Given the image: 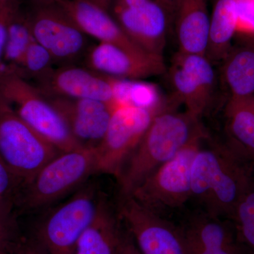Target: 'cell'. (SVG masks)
I'll use <instances>...</instances> for the list:
<instances>
[{
    "instance_id": "12",
    "label": "cell",
    "mask_w": 254,
    "mask_h": 254,
    "mask_svg": "<svg viewBox=\"0 0 254 254\" xmlns=\"http://www.w3.org/2000/svg\"><path fill=\"white\" fill-rule=\"evenodd\" d=\"M84 61L87 68L95 72L132 81L166 72L163 57L135 54L105 43L88 48Z\"/></svg>"
},
{
    "instance_id": "31",
    "label": "cell",
    "mask_w": 254,
    "mask_h": 254,
    "mask_svg": "<svg viewBox=\"0 0 254 254\" xmlns=\"http://www.w3.org/2000/svg\"><path fill=\"white\" fill-rule=\"evenodd\" d=\"M186 250L187 254H248L239 245V244L219 251H205L187 247Z\"/></svg>"
},
{
    "instance_id": "25",
    "label": "cell",
    "mask_w": 254,
    "mask_h": 254,
    "mask_svg": "<svg viewBox=\"0 0 254 254\" xmlns=\"http://www.w3.org/2000/svg\"><path fill=\"white\" fill-rule=\"evenodd\" d=\"M54 63L49 52L33 39L25 53L21 66L16 71L23 77L29 76L36 81L48 74Z\"/></svg>"
},
{
    "instance_id": "7",
    "label": "cell",
    "mask_w": 254,
    "mask_h": 254,
    "mask_svg": "<svg viewBox=\"0 0 254 254\" xmlns=\"http://www.w3.org/2000/svg\"><path fill=\"white\" fill-rule=\"evenodd\" d=\"M205 139L187 145L150 173L128 195L160 216L182 208L191 198L192 163Z\"/></svg>"
},
{
    "instance_id": "2",
    "label": "cell",
    "mask_w": 254,
    "mask_h": 254,
    "mask_svg": "<svg viewBox=\"0 0 254 254\" xmlns=\"http://www.w3.org/2000/svg\"><path fill=\"white\" fill-rule=\"evenodd\" d=\"M253 168L225 143L197 151L191 166V198L213 216L230 220Z\"/></svg>"
},
{
    "instance_id": "26",
    "label": "cell",
    "mask_w": 254,
    "mask_h": 254,
    "mask_svg": "<svg viewBox=\"0 0 254 254\" xmlns=\"http://www.w3.org/2000/svg\"><path fill=\"white\" fill-rule=\"evenodd\" d=\"M125 105H133L147 109L164 108L158 88L153 83L128 80L125 98Z\"/></svg>"
},
{
    "instance_id": "20",
    "label": "cell",
    "mask_w": 254,
    "mask_h": 254,
    "mask_svg": "<svg viewBox=\"0 0 254 254\" xmlns=\"http://www.w3.org/2000/svg\"><path fill=\"white\" fill-rule=\"evenodd\" d=\"M120 216L105 201L94 221L78 240L73 254H115L122 228Z\"/></svg>"
},
{
    "instance_id": "9",
    "label": "cell",
    "mask_w": 254,
    "mask_h": 254,
    "mask_svg": "<svg viewBox=\"0 0 254 254\" xmlns=\"http://www.w3.org/2000/svg\"><path fill=\"white\" fill-rule=\"evenodd\" d=\"M33 39L63 65L71 63L86 55L87 36L53 2L38 6L29 16Z\"/></svg>"
},
{
    "instance_id": "33",
    "label": "cell",
    "mask_w": 254,
    "mask_h": 254,
    "mask_svg": "<svg viewBox=\"0 0 254 254\" xmlns=\"http://www.w3.org/2000/svg\"><path fill=\"white\" fill-rule=\"evenodd\" d=\"M149 1L150 0H115L114 8L131 9V8L139 7Z\"/></svg>"
},
{
    "instance_id": "23",
    "label": "cell",
    "mask_w": 254,
    "mask_h": 254,
    "mask_svg": "<svg viewBox=\"0 0 254 254\" xmlns=\"http://www.w3.org/2000/svg\"><path fill=\"white\" fill-rule=\"evenodd\" d=\"M29 19L11 11L8 22L7 36L3 61L7 68L17 70L21 66L23 57L33 41Z\"/></svg>"
},
{
    "instance_id": "22",
    "label": "cell",
    "mask_w": 254,
    "mask_h": 254,
    "mask_svg": "<svg viewBox=\"0 0 254 254\" xmlns=\"http://www.w3.org/2000/svg\"><path fill=\"white\" fill-rule=\"evenodd\" d=\"M169 73L175 91L173 103L183 104L187 113L200 120L211 101L205 96L195 78L178 64L173 61Z\"/></svg>"
},
{
    "instance_id": "14",
    "label": "cell",
    "mask_w": 254,
    "mask_h": 254,
    "mask_svg": "<svg viewBox=\"0 0 254 254\" xmlns=\"http://www.w3.org/2000/svg\"><path fill=\"white\" fill-rule=\"evenodd\" d=\"M116 21L127 36L145 53L163 56L170 14L155 0L139 7L114 8Z\"/></svg>"
},
{
    "instance_id": "29",
    "label": "cell",
    "mask_w": 254,
    "mask_h": 254,
    "mask_svg": "<svg viewBox=\"0 0 254 254\" xmlns=\"http://www.w3.org/2000/svg\"><path fill=\"white\" fill-rule=\"evenodd\" d=\"M12 9L9 6L2 3L0 4V74L2 71L1 64L3 62V56L5 45H6V36H7V26L10 15Z\"/></svg>"
},
{
    "instance_id": "1",
    "label": "cell",
    "mask_w": 254,
    "mask_h": 254,
    "mask_svg": "<svg viewBox=\"0 0 254 254\" xmlns=\"http://www.w3.org/2000/svg\"><path fill=\"white\" fill-rule=\"evenodd\" d=\"M208 138L200 119L185 111L163 110L128 157L118 177L120 195H128L150 173L199 138Z\"/></svg>"
},
{
    "instance_id": "5",
    "label": "cell",
    "mask_w": 254,
    "mask_h": 254,
    "mask_svg": "<svg viewBox=\"0 0 254 254\" xmlns=\"http://www.w3.org/2000/svg\"><path fill=\"white\" fill-rule=\"evenodd\" d=\"M0 95L25 123L60 152L84 147L73 137L48 98L16 70L4 68L1 71Z\"/></svg>"
},
{
    "instance_id": "39",
    "label": "cell",
    "mask_w": 254,
    "mask_h": 254,
    "mask_svg": "<svg viewBox=\"0 0 254 254\" xmlns=\"http://www.w3.org/2000/svg\"><path fill=\"white\" fill-rule=\"evenodd\" d=\"M252 168H253V170H254V166L252 167Z\"/></svg>"
},
{
    "instance_id": "8",
    "label": "cell",
    "mask_w": 254,
    "mask_h": 254,
    "mask_svg": "<svg viewBox=\"0 0 254 254\" xmlns=\"http://www.w3.org/2000/svg\"><path fill=\"white\" fill-rule=\"evenodd\" d=\"M167 108L147 109L133 105H118L104 138L96 147L98 175H112L118 179L155 115Z\"/></svg>"
},
{
    "instance_id": "32",
    "label": "cell",
    "mask_w": 254,
    "mask_h": 254,
    "mask_svg": "<svg viewBox=\"0 0 254 254\" xmlns=\"http://www.w3.org/2000/svg\"><path fill=\"white\" fill-rule=\"evenodd\" d=\"M155 1L163 6L172 18L176 15L181 0H155Z\"/></svg>"
},
{
    "instance_id": "13",
    "label": "cell",
    "mask_w": 254,
    "mask_h": 254,
    "mask_svg": "<svg viewBox=\"0 0 254 254\" xmlns=\"http://www.w3.org/2000/svg\"><path fill=\"white\" fill-rule=\"evenodd\" d=\"M80 144L96 148L104 138L114 110L119 104L64 97L47 98Z\"/></svg>"
},
{
    "instance_id": "10",
    "label": "cell",
    "mask_w": 254,
    "mask_h": 254,
    "mask_svg": "<svg viewBox=\"0 0 254 254\" xmlns=\"http://www.w3.org/2000/svg\"><path fill=\"white\" fill-rule=\"evenodd\" d=\"M118 212L143 254H187L180 227L153 213L132 197L120 202Z\"/></svg>"
},
{
    "instance_id": "21",
    "label": "cell",
    "mask_w": 254,
    "mask_h": 254,
    "mask_svg": "<svg viewBox=\"0 0 254 254\" xmlns=\"http://www.w3.org/2000/svg\"><path fill=\"white\" fill-rule=\"evenodd\" d=\"M237 31L235 0H217L210 18L205 56L210 62L222 61L231 50Z\"/></svg>"
},
{
    "instance_id": "30",
    "label": "cell",
    "mask_w": 254,
    "mask_h": 254,
    "mask_svg": "<svg viewBox=\"0 0 254 254\" xmlns=\"http://www.w3.org/2000/svg\"><path fill=\"white\" fill-rule=\"evenodd\" d=\"M115 254H143L129 231L122 230Z\"/></svg>"
},
{
    "instance_id": "19",
    "label": "cell",
    "mask_w": 254,
    "mask_h": 254,
    "mask_svg": "<svg viewBox=\"0 0 254 254\" xmlns=\"http://www.w3.org/2000/svg\"><path fill=\"white\" fill-rule=\"evenodd\" d=\"M221 78L228 97L254 95V41L232 46L222 61Z\"/></svg>"
},
{
    "instance_id": "3",
    "label": "cell",
    "mask_w": 254,
    "mask_h": 254,
    "mask_svg": "<svg viewBox=\"0 0 254 254\" xmlns=\"http://www.w3.org/2000/svg\"><path fill=\"white\" fill-rule=\"evenodd\" d=\"M107 199L95 182H87L53 209L36 232V254H73L78 240Z\"/></svg>"
},
{
    "instance_id": "27",
    "label": "cell",
    "mask_w": 254,
    "mask_h": 254,
    "mask_svg": "<svg viewBox=\"0 0 254 254\" xmlns=\"http://www.w3.org/2000/svg\"><path fill=\"white\" fill-rule=\"evenodd\" d=\"M21 183L0 157V215L7 218Z\"/></svg>"
},
{
    "instance_id": "24",
    "label": "cell",
    "mask_w": 254,
    "mask_h": 254,
    "mask_svg": "<svg viewBox=\"0 0 254 254\" xmlns=\"http://www.w3.org/2000/svg\"><path fill=\"white\" fill-rule=\"evenodd\" d=\"M237 243L248 254H254V172L230 220Z\"/></svg>"
},
{
    "instance_id": "36",
    "label": "cell",
    "mask_w": 254,
    "mask_h": 254,
    "mask_svg": "<svg viewBox=\"0 0 254 254\" xmlns=\"http://www.w3.org/2000/svg\"><path fill=\"white\" fill-rule=\"evenodd\" d=\"M5 242H6V240H0V254H2L1 250H2L3 246H4Z\"/></svg>"
},
{
    "instance_id": "11",
    "label": "cell",
    "mask_w": 254,
    "mask_h": 254,
    "mask_svg": "<svg viewBox=\"0 0 254 254\" xmlns=\"http://www.w3.org/2000/svg\"><path fill=\"white\" fill-rule=\"evenodd\" d=\"M115 81V78L90 68L66 64L53 68L34 85L46 98L64 97L117 103Z\"/></svg>"
},
{
    "instance_id": "17",
    "label": "cell",
    "mask_w": 254,
    "mask_h": 254,
    "mask_svg": "<svg viewBox=\"0 0 254 254\" xmlns=\"http://www.w3.org/2000/svg\"><path fill=\"white\" fill-rule=\"evenodd\" d=\"M208 0H181L175 15L179 52L205 55L210 18Z\"/></svg>"
},
{
    "instance_id": "16",
    "label": "cell",
    "mask_w": 254,
    "mask_h": 254,
    "mask_svg": "<svg viewBox=\"0 0 254 254\" xmlns=\"http://www.w3.org/2000/svg\"><path fill=\"white\" fill-rule=\"evenodd\" d=\"M224 117L225 144L246 163L254 166V95L228 97Z\"/></svg>"
},
{
    "instance_id": "38",
    "label": "cell",
    "mask_w": 254,
    "mask_h": 254,
    "mask_svg": "<svg viewBox=\"0 0 254 254\" xmlns=\"http://www.w3.org/2000/svg\"><path fill=\"white\" fill-rule=\"evenodd\" d=\"M0 1H1V2L4 3L5 1V0H0Z\"/></svg>"
},
{
    "instance_id": "18",
    "label": "cell",
    "mask_w": 254,
    "mask_h": 254,
    "mask_svg": "<svg viewBox=\"0 0 254 254\" xmlns=\"http://www.w3.org/2000/svg\"><path fill=\"white\" fill-rule=\"evenodd\" d=\"M180 230L187 248L219 251L238 244L230 220L203 210L192 215Z\"/></svg>"
},
{
    "instance_id": "28",
    "label": "cell",
    "mask_w": 254,
    "mask_h": 254,
    "mask_svg": "<svg viewBox=\"0 0 254 254\" xmlns=\"http://www.w3.org/2000/svg\"><path fill=\"white\" fill-rule=\"evenodd\" d=\"M237 14V33L254 36V0H235Z\"/></svg>"
},
{
    "instance_id": "35",
    "label": "cell",
    "mask_w": 254,
    "mask_h": 254,
    "mask_svg": "<svg viewBox=\"0 0 254 254\" xmlns=\"http://www.w3.org/2000/svg\"><path fill=\"white\" fill-rule=\"evenodd\" d=\"M87 1H91V2L98 5L103 9L108 10L110 5L113 3V0H87Z\"/></svg>"
},
{
    "instance_id": "34",
    "label": "cell",
    "mask_w": 254,
    "mask_h": 254,
    "mask_svg": "<svg viewBox=\"0 0 254 254\" xmlns=\"http://www.w3.org/2000/svg\"><path fill=\"white\" fill-rule=\"evenodd\" d=\"M8 232L7 218L0 215V240H6Z\"/></svg>"
},
{
    "instance_id": "15",
    "label": "cell",
    "mask_w": 254,
    "mask_h": 254,
    "mask_svg": "<svg viewBox=\"0 0 254 254\" xmlns=\"http://www.w3.org/2000/svg\"><path fill=\"white\" fill-rule=\"evenodd\" d=\"M86 36L135 54H148L130 39L108 10L87 0H52Z\"/></svg>"
},
{
    "instance_id": "4",
    "label": "cell",
    "mask_w": 254,
    "mask_h": 254,
    "mask_svg": "<svg viewBox=\"0 0 254 254\" xmlns=\"http://www.w3.org/2000/svg\"><path fill=\"white\" fill-rule=\"evenodd\" d=\"M97 171L96 148L81 147L60 152L23 187L20 203L26 210H38L78 190Z\"/></svg>"
},
{
    "instance_id": "6",
    "label": "cell",
    "mask_w": 254,
    "mask_h": 254,
    "mask_svg": "<svg viewBox=\"0 0 254 254\" xmlns=\"http://www.w3.org/2000/svg\"><path fill=\"white\" fill-rule=\"evenodd\" d=\"M60 153L0 95V157L22 188Z\"/></svg>"
},
{
    "instance_id": "37",
    "label": "cell",
    "mask_w": 254,
    "mask_h": 254,
    "mask_svg": "<svg viewBox=\"0 0 254 254\" xmlns=\"http://www.w3.org/2000/svg\"><path fill=\"white\" fill-rule=\"evenodd\" d=\"M23 254H36V253L35 252V251L33 250V249H31V250H26Z\"/></svg>"
}]
</instances>
